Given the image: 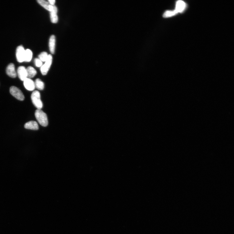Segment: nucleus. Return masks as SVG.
<instances>
[{"mask_svg":"<svg viewBox=\"0 0 234 234\" xmlns=\"http://www.w3.org/2000/svg\"><path fill=\"white\" fill-rule=\"evenodd\" d=\"M33 105L37 109H41L43 107V103L40 98V92L38 91H34L31 95Z\"/></svg>","mask_w":234,"mask_h":234,"instance_id":"2","label":"nucleus"},{"mask_svg":"<svg viewBox=\"0 0 234 234\" xmlns=\"http://www.w3.org/2000/svg\"><path fill=\"white\" fill-rule=\"evenodd\" d=\"M10 92L11 95L17 100L22 101L25 99V97L22 91L15 86H11L10 89Z\"/></svg>","mask_w":234,"mask_h":234,"instance_id":"3","label":"nucleus"},{"mask_svg":"<svg viewBox=\"0 0 234 234\" xmlns=\"http://www.w3.org/2000/svg\"><path fill=\"white\" fill-rule=\"evenodd\" d=\"M178 14L175 10L173 11H165L163 14V17L164 18H168L174 16Z\"/></svg>","mask_w":234,"mask_h":234,"instance_id":"17","label":"nucleus"},{"mask_svg":"<svg viewBox=\"0 0 234 234\" xmlns=\"http://www.w3.org/2000/svg\"><path fill=\"white\" fill-rule=\"evenodd\" d=\"M25 50L22 46L17 48L16 51V58L18 62L22 63L25 61Z\"/></svg>","mask_w":234,"mask_h":234,"instance_id":"5","label":"nucleus"},{"mask_svg":"<svg viewBox=\"0 0 234 234\" xmlns=\"http://www.w3.org/2000/svg\"><path fill=\"white\" fill-rule=\"evenodd\" d=\"M33 53L30 49H27L25 50V61L30 62L32 59Z\"/></svg>","mask_w":234,"mask_h":234,"instance_id":"15","label":"nucleus"},{"mask_svg":"<svg viewBox=\"0 0 234 234\" xmlns=\"http://www.w3.org/2000/svg\"><path fill=\"white\" fill-rule=\"evenodd\" d=\"M26 69H27L28 78L31 79V78H33L37 74L35 69L32 66H28Z\"/></svg>","mask_w":234,"mask_h":234,"instance_id":"14","label":"nucleus"},{"mask_svg":"<svg viewBox=\"0 0 234 234\" xmlns=\"http://www.w3.org/2000/svg\"><path fill=\"white\" fill-rule=\"evenodd\" d=\"M186 6L185 2L183 1H178L176 2L175 10L178 13H182L185 10Z\"/></svg>","mask_w":234,"mask_h":234,"instance_id":"10","label":"nucleus"},{"mask_svg":"<svg viewBox=\"0 0 234 234\" xmlns=\"http://www.w3.org/2000/svg\"><path fill=\"white\" fill-rule=\"evenodd\" d=\"M56 39L55 36L53 35L51 36L49 40V46L51 53L53 54L55 53L56 47Z\"/></svg>","mask_w":234,"mask_h":234,"instance_id":"12","label":"nucleus"},{"mask_svg":"<svg viewBox=\"0 0 234 234\" xmlns=\"http://www.w3.org/2000/svg\"><path fill=\"white\" fill-rule=\"evenodd\" d=\"M36 119L40 125L43 126L48 125V121L47 115L41 109H37L35 112Z\"/></svg>","mask_w":234,"mask_h":234,"instance_id":"1","label":"nucleus"},{"mask_svg":"<svg viewBox=\"0 0 234 234\" xmlns=\"http://www.w3.org/2000/svg\"><path fill=\"white\" fill-rule=\"evenodd\" d=\"M17 74L20 80L24 81L27 78V69L23 66H20L17 69Z\"/></svg>","mask_w":234,"mask_h":234,"instance_id":"7","label":"nucleus"},{"mask_svg":"<svg viewBox=\"0 0 234 234\" xmlns=\"http://www.w3.org/2000/svg\"><path fill=\"white\" fill-rule=\"evenodd\" d=\"M35 87L40 90H42L44 88V83L39 79H37L35 82Z\"/></svg>","mask_w":234,"mask_h":234,"instance_id":"16","label":"nucleus"},{"mask_svg":"<svg viewBox=\"0 0 234 234\" xmlns=\"http://www.w3.org/2000/svg\"><path fill=\"white\" fill-rule=\"evenodd\" d=\"M25 128L27 129L33 130H37L39 129V127L37 123L35 121H32L25 124Z\"/></svg>","mask_w":234,"mask_h":234,"instance_id":"11","label":"nucleus"},{"mask_svg":"<svg viewBox=\"0 0 234 234\" xmlns=\"http://www.w3.org/2000/svg\"><path fill=\"white\" fill-rule=\"evenodd\" d=\"M48 2L51 5L54 6L55 4L56 1H55V0H48Z\"/></svg>","mask_w":234,"mask_h":234,"instance_id":"20","label":"nucleus"},{"mask_svg":"<svg viewBox=\"0 0 234 234\" xmlns=\"http://www.w3.org/2000/svg\"><path fill=\"white\" fill-rule=\"evenodd\" d=\"M52 61H53V57L51 55H48V59L45 62V64L42 65L40 68V71L42 75H46L47 74L50 68Z\"/></svg>","mask_w":234,"mask_h":234,"instance_id":"4","label":"nucleus"},{"mask_svg":"<svg viewBox=\"0 0 234 234\" xmlns=\"http://www.w3.org/2000/svg\"><path fill=\"white\" fill-rule=\"evenodd\" d=\"M37 1L42 6L49 11H50L53 8V6L51 5L48 2L44 0H38Z\"/></svg>","mask_w":234,"mask_h":234,"instance_id":"13","label":"nucleus"},{"mask_svg":"<svg viewBox=\"0 0 234 234\" xmlns=\"http://www.w3.org/2000/svg\"><path fill=\"white\" fill-rule=\"evenodd\" d=\"M48 55L46 52H43L40 53L39 56V59L42 62H45L48 59Z\"/></svg>","mask_w":234,"mask_h":234,"instance_id":"18","label":"nucleus"},{"mask_svg":"<svg viewBox=\"0 0 234 234\" xmlns=\"http://www.w3.org/2000/svg\"><path fill=\"white\" fill-rule=\"evenodd\" d=\"M50 12L51 21L52 23L56 24L58 21V20L57 15L58 9L56 6H53V8Z\"/></svg>","mask_w":234,"mask_h":234,"instance_id":"9","label":"nucleus"},{"mask_svg":"<svg viewBox=\"0 0 234 234\" xmlns=\"http://www.w3.org/2000/svg\"><path fill=\"white\" fill-rule=\"evenodd\" d=\"M6 72L8 76L11 78H15L17 76L15 66L13 63H10L6 69Z\"/></svg>","mask_w":234,"mask_h":234,"instance_id":"8","label":"nucleus"},{"mask_svg":"<svg viewBox=\"0 0 234 234\" xmlns=\"http://www.w3.org/2000/svg\"><path fill=\"white\" fill-rule=\"evenodd\" d=\"M24 85L25 89L29 91H33L36 88L34 82L29 78H26L24 81Z\"/></svg>","mask_w":234,"mask_h":234,"instance_id":"6","label":"nucleus"},{"mask_svg":"<svg viewBox=\"0 0 234 234\" xmlns=\"http://www.w3.org/2000/svg\"><path fill=\"white\" fill-rule=\"evenodd\" d=\"M35 65L37 67H41L42 65V62L39 59L36 58L34 60Z\"/></svg>","mask_w":234,"mask_h":234,"instance_id":"19","label":"nucleus"}]
</instances>
